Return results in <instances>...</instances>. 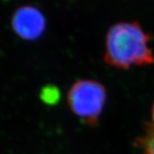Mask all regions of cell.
Masks as SVG:
<instances>
[{
    "label": "cell",
    "instance_id": "7a4b0ae2",
    "mask_svg": "<svg viewBox=\"0 0 154 154\" xmlns=\"http://www.w3.org/2000/svg\"><path fill=\"white\" fill-rule=\"evenodd\" d=\"M107 99L105 86L94 80H79L67 94V101L72 112L89 126L98 124Z\"/></svg>",
    "mask_w": 154,
    "mask_h": 154
},
{
    "label": "cell",
    "instance_id": "8992f818",
    "mask_svg": "<svg viewBox=\"0 0 154 154\" xmlns=\"http://www.w3.org/2000/svg\"><path fill=\"white\" fill-rule=\"evenodd\" d=\"M152 121H153L154 124V102L152 104Z\"/></svg>",
    "mask_w": 154,
    "mask_h": 154
},
{
    "label": "cell",
    "instance_id": "3957f363",
    "mask_svg": "<svg viewBox=\"0 0 154 154\" xmlns=\"http://www.w3.org/2000/svg\"><path fill=\"white\" fill-rule=\"evenodd\" d=\"M12 28L20 38L35 40L40 38L46 28L44 15L32 6L19 8L12 17Z\"/></svg>",
    "mask_w": 154,
    "mask_h": 154
},
{
    "label": "cell",
    "instance_id": "6da1fadb",
    "mask_svg": "<svg viewBox=\"0 0 154 154\" xmlns=\"http://www.w3.org/2000/svg\"><path fill=\"white\" fill-rule=\"evenodd\" d=\"M105 62L118 69L147 66L154 63L151 37L137 22L116 23L105 37Z\"/></svg>",
    "mask_w": 154,
    "mask_h": 154
},
{
    "label": "cell",
    "instance_id": "5b68a950",
    "mask_svg": "<svg viewBox=\"0 0 154 154\" xmlns=\"http://www.w3.org/2000/svg\"><path fill=\"white\" fill-rule=\"evenodd\" d=\"M39 97L44 104L50 106H54L60 101L61 92L59 88L55 85H46L41 88Z\"/></svg>",
    "mask_w": 154,
    "mask_h": 154
},
{
    "label": "cell",
    "instance_id": "277c9868",
    "mask_svg": "<svg viewBox=\"0 0 154 154\" xmlns=\"http://www.w3.org/2000/svg\"><path fill=\"white\" fill-rule=\"evenodd\" d=\"M136 144L144 154H154V124L145 122L143 134L137 138Z\"/></svg>",
    "mask_w": 154,
    "mask_h": 154
}]
</instances>
